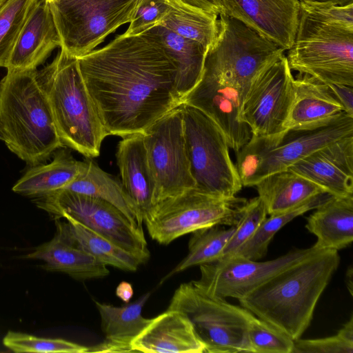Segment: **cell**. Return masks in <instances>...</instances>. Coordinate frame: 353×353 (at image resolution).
Instances as JSON below:
<instances>
[{
    "instance_id": "18",
    "label": "cell",
    "mask_w": 353,
    "mask_h": 353,
    "mask_svg": "<svg viewBox=\"0 0 353 353\" xmlns=\"http://www.w3.org/2000/svg\"><path fill=\"white\" fill-rule=\"evenodd\" d=\"M288 170L310 180L330 195H352L353 134L312 152Z\"/></svg>"
},
{
    "instance_id": "36",
    "label": "cell",
    "mask_w": 353,
    "mask_h": 353,
    "mask_svg": "<svg viewBox=\"0 0 353 353\" xmlns=\"http://www.w3.org/2000/svg\"><path fill=\"white\" fill-rule=\"evenodd\" d=\"M252 353H292L294 340L272 325L256 317L248 330Z\"/></svg>"
},
{
    "instance_id": "21",
    "label": "cell",
    "mask_w": 353,
    "mask_h": 353,
    "mask_svg": "<svg viewBox=\"0 0 353 353\" xmlns=\"http://www.w3.org/2000/svg\"><path fill=\"white\" fill-rule=\"evenodd\" d=\"M116 158L122 185L143 221L144 216L154 204L156 185L142 134L122 137Z\"/></svg>"
},
{
    "instance_id": "29",
    "label": "cell",
    "mask_w": 353,
    "mask_h": 353,
    "mask_svg": "<svg viewBox=\"0 0 353 353\" xmlns=\"http://www.w3.org/2000/svg\"><path fill=\"white\" fill-rule=\"evenodd\" d=\"M152 30L176 68V90L182 102L201 79L208 50L200 43L165 27L157 26Z\"/></svg>"
},
{
    "instance_id": "34",
    "label": "cell",
    "mask_w": 353,
    "mask_h": 353,
    "mask_svg": "<svg viewBox=\"0 0 353 353\" xmlns=\"http://www.w3.org/2000/svg\"><path fill=\"white\" fill-rule=\"evenodd\" d=\"M39 0H7L0 7V67L6 68L21 31Z\"/></svg>"
},
{
    "instance_id": "37",
    "label": "cell",
    "mask_w": 353,
    "mask_h": 353,
    "mask_svg": "<svg viewBox=\"0 0 353 353\" xmlns=\"http://www.w3.org/2000/svg\"><path fill=\"white\" fill-rule=\"evenodd\" d=\"M267 214L265 205L259 196L247 200L221 259L232 256L246 242L266 219Z\"/></svg>"
},
{
    "instance_id": "3",
    "label": "cell",
    "mask_w": 353,
    "mask_h": 353,
    "mask_svg": "<svg viewBox=\"0 0 353 353\" xmlns=\"http://www.w3.org/2000/svg\"><path fill=\"white\" fill-rule=\"evenodd\" d=\"M290 69L327 84L353 86V3L300 2Z\"/></svg>"
},
{
    "instance_id": "16",
    "label": "cell",
    "mask_w": 353,
    "mask_h": 353,
    "mask_svg": "<svg viewBox=\"0 0 353 353\" xmlns=\"http://www.w3.org/2000/svg\"><path fill=\"white\" fill-rule=\"evenodd\" d=\"M243 101L238 88L203 69L200 80L182 103L208 116L223 132L230 148L237 153L252 137L250 128L241 119Z\"/></svg>"
},
{
    "instance_id": "10",
    "label": "cell",
    "mask_w": 353,
    "mask_h": 353,
    "mask_svg": "<svg viewBox=\"0 0 353 353\" xmlns=\"http://www.w3.org/2000/svg\"><path fill=\"white\" fill-rule=\"evenodd\" d=\"M182 112L195 188L219 196H235L243 185L223 132L208 116L190 105L182 103Z\"/></svg>"
},
{
    "instance_id": "35",
    "label": "cell",
    "mask_w": 353,
    "mask_h": 353,
    "mask_svg": "<svg viewBox=\"0 0 353 353\" xmlns=\"http://www.w3.org/2000/svg\"><path fill=\"white\" fill-rule=\"evenodd\" d=\"M3 345L12 352L39 353H85L88 347L62 339L42 338L9 331L3 339Z\"/></svg>"
},
{
    "instance_id": "11",
    "label": "cell",
    "mask_w": 353,
    "mask_h": 353,
    "mask_svg": "<svg viewBox=\"0 0 353 353\" xmlns=\"http://www.w3.org/2000/svg\"><path fill=\"white\" fill-rule=\"evenodd\" d=\"M36 205L54 219L71 218L111 241L145 263L150 253L143 228L102 199L61 189L35 198Z\"/></svg>"
},
{
    "instance_id": "9",
    "label": "cell",
    "mask_w": 353,
    "mask_h": 353,
    "mask_svg": "<svg viewBox=\"0 0 353 353\" xmlns=\"http://www.w3.org/2000/svg\"><path fill=\"white\" fill-rule=\"evenodd\" d=\"M60 48L79 58L135 17L143 0H46Z\"/></svg>"
},
{
    "instance_id": "25",
    "label": "cell",
    "mask_w": 353,
    "mask_h": 353,
    "mask_svg": "<svg viewBox=\"0 0 353 353\" xmlns=\"http://www.w3.org/2000/svg\"><path fill=\"white\" fill-rule=\"evenodd\" d=\"M306 218L305 228L321 250H339L353 241V194L330 195Z\"/></svg>"
},
{
    "instance_id": "8",
    "label": "cell",
    "mask_w": 353,
    "mask_h": 353,
    "mask_svg": "<svg viewBox=\"0 0 353 353\" xmlns=\"http://www.w3.org/2000/svg\"><path fill=\"white\" fill-rule=\"evenodd\" d=\"M168 308L185 314L205 352H252L248 330L254 315L242 306L208 295L190 281L176 290Z\"/></svg>"
},
{
    "instance_id": "5",
    "label": "cell",
    "mask_w": 353,
    "mask_h": 353,
    "mask_svg": "<svg viewBox=\"0 0 353 353\" xmlns=\"http://www.w3.org/2000/svg\"><path fill=\"white\" fill-rule=\"evenodd\" d=\"M59 139L87 158L99 155L108 134L80 74L77 58L60 49L53 61L37 70Z\"/></svg>"
},
{
    "instance_id": "43",
    "label": "cell",
    "mask_w": 353,
    "mask_h": 353,
    "mask_svg": "<svg viewBox=\"0 0 353 353\" xmlns=\"http://www.w3.org/2000/svg\"><path fill=\"white\" fill-rule=\"evenodd\" d=\"M300 2L328 3L334 5L345 6L353 3V0H299Z\"/></svg>"
},
{
    "instance_id": "14",
    "label": "cell",
    "mask_w": 353,
    "mask_h": 353,
    "mask_svg": "<svg viewBox=\"0 0 353 353\" xmlns=\"http://www.w3.org/2000/svg\"><path fill=\"white\" fill-rule=\"evenodd\" d=\"M294 79L285 53L269 60L254 75L241 112L252 135L268 137L285 130L294 99Z\"/></svg>"
},
{
    "instance_id": "47",
    "label": "cell",
    "mask_w": 353,
    "mask_h": 353,
    "mask_svg": "<svg viewBox=\"0 0 353 353\" xmlns=\"http://www.w3.org/2000/svg\"><path fill=\"white\" fill-rule=\"evenodd\" d=\"M0 140L3 141V137H2L1 134V132H0Z\"/></svg>"
},
{
    "instance_id": "24",
    "label": "cell",
    "mask_w": 353,
    "mask_h": 353,
    "mask_svg": "<svg viewBox=\"0 0 353 353\" xmlns=\"http://www.w3.org/2000/svg\"><path fill=\"white\" fill-rule=\"evenodd\" d=\"M150 292L125 306L116 307L95 301L101 318L105 339L88 347V352H132V341L148 325L152 319L142 315L143 307Z\"/></svg>"
},
{
    "instance_id": "30",
    "label": "cell",
    "mask_w": 353,
    "mask_h": 353,
    "mask_svg": "<svg viewBox=\"0 0 353 353\" xmlns=\"http://www.w3.org/2000/svg\"><path fill=\"white\" fill-rule=\"evenodd\" d=\"M64 219L66 221L55 219V224L67 238L105 265L135 272L142 264L130 253L85 225L69 217Z\"/></svg>"
},
{
    "instance_id": "41",
    "label": "cell",
    "mask_w": 353,
    "mask_h": 353,
    "mask_svg": "<svg viewBox=\"0 0 353 353\" xmlns=\"http://www.w3.org/2000/svg\"><path fill=\"white\" fill-rule=\"evenodd\" d=\"M181 1L193 6L206 11L216 13L219 15L221 10L214 0H180Z\"/></svg>"
},
{
    "instance_id": "38",
    "label": "cell",
    "mask_w": 353,
    "mask_h": 353,
    "mask_svg": "<svg viewBox=\"0 0 353 353\" xmlns=\"http://www.w3.org/2000/svg\"><path fill=\"white\" fill-rule=\"evenodd\" d=\"M292 353H353V316L332 336L294 341Z\"/></svg>"
},
{
    "instance_id": "28",
    "label": "cell",
    "mask_w": 353,
    "mask_h": 353,
    "mask_svg": "<svg viewBox=\"0 0 353 353\" xmlns=\"http://www.w3.org/2000/svg\"><path fill=\"white\" fill-rule=\"evenodd\" d=\"M61 148L54 152L50 163L31 166L14 184L13 192L35 199L63 189L70 183L79 174L82 161Z\"/></svg>"
},
{
    "instance_id": "46",
    "label": "cell",
    "mask_w": 353,
    "mask_h": 353,
    "mask_svg": "<svg viewBox=\"0 0 353 353\" xmlns=\"http://www.w3.org/2000/svg\"><path fill=\"white\" fill-rule=\"evenodd\" d=\"M7 0H0V7Z\"/></svg>"
},
{
    "instance_id": "15",
    "label": "cell",
    "mask_w": 353,
    "mask_h": 353,
    "mask_svg": "<svg viewBox=\"0 0 353 353\" xmlns=\"http://www.w3.org/2000/svg\"><path fill=\"white\" fill-rule=\"evenodd\" d=\"M320 250L314 245L296 248L266 261L231 256L199 265L201 276L192 282L208 295L240 300L279 272Z\"/></svg>"
},
{
    "instance_id": "31",
    "label": "cell",
    "mask_w": 353,
    "mask_h": 353,
    "mask_svg": "<svg viewBox=\"0 0 353 353\" xmlns=\"http://www.w3.org/2000/svg\"><path fill=\"white\" fill-rule=\"evenodd\" d=\"M169 1L170 10L161 26L200 43L208 50L218 34L219 14L180 0Z\"/></svg>"
},
{
    "instance_id": "17",
    "label": "cell",
    "mask_w": 353,
    "mask_h": 353,
    "mask_svg": "<svg viewBox=\"0 0 353 353\" xmlns=\"http://www.w3.org/2000/svg\"><path fill=\"white\" fill-rule=\"evenodd\" d=\"M223 12L284 50L292 46L299 24V0H221Z\"/></svg>"
},
{
    "instance_id": "44",
    "label": "cell",
    "mask_w": 353,
    "mask_h": 353,
    "mask_svg": "<svg viewBox=\"0 0 353 353\" xmlns=\"http://www.w3.org/2000/svg\"><path fill=\"white\" fill-rule=\"evenodd\" d=\"M352 265L350 266V268L349 270H347V275H346V277H347V280H346V282H347V288L350 291V293L352 295V275H353V273H352Z\"/></svg>"
},
{
    "instance_id": "40",
    "label": "cell",
    "mask_w": 353,
    "mask_h": 353,
    "mask_svg": "<svg viewBox=\"0 0 353 353\" xmlns=\"http://www.w3.org/2000/svg\"><path fill=\"white\" fill-rule=\"evenodd\" d=\"M328 85L342 104L344 112L353 117V86L339 84Z\"/></svg>"
},
{
    "instance_id": "45",
    "label": "cell",
    "mask_w": 353,
    "mask_h": 353,
    "mask_svg": "<svg viewBox=\"0 0 353 353\" xmlns=\"http://www.w3.org/2000/svg\"><path fill=\"white\" fill-rule=\"evenodd\" d=\"M216 5L218 6V7L219 8L220 10H222V3H221V0H214Z\"/></svg>"
},
{
    "instance_id": "2",
    "label": "cell",
    "mask_w": 353,
    "mask_h": 353,
    "mask_svg": "<svg viewBox=\"0 0 353 353\" xmlns=\"http://www.w3.org/2000/svg\"><path fill=\"white\" fill-rule=\"evenodd\" d=\"M339 263L337 250H320L279 272L239 301L254 316L296 340L309 327Z\"/></svg>"
},
{
    "instance_id": "39",
    "label": "cell",
    "mask_w": 353,
    "mask_h": 353,
    "mask_svg": "<svg viewBox=\"0 0 353 353\" xmlns=\"http://www.w3.org/2000/svg\"><path fill=\"white\" fill-rule=\"evenodd\" d=\"M170 10L169 0H143L125 36H134L148 31L164 23Z\"/></svg>"
},
{
    "instance_id": "42",
    "label": "cell",
    "mask_w": 353,
    "mask_h": 353,
    "mask_svg": "<svg viewBox=\"0 0 353 353\" xmlns=\"http://www.w3.org/2000/svg\"><path fill=\"white\" fill-rule=\"evenodd\" d=\"M134 294L132 285L127 281L121 282L116 289V295L125 303H128Z\"/></svg>"
},
{
    "instance_id": "12",
    "label": "cell",
    "mask_w": 353,
    "mask_h": 353,
    "mask_svg": "<svg viewBox=\"0 0 353 353\" xmlns=\"http://www.w3.org/2000/svg\"><path fill=\"white\" fill-rule=\"evenodd\" d=\"M218 26V34L207 51L203 69L232 84L244 99L256 72L285 50L224 13L219 14Z\"/></svg>"
},
{
    "instance_id": "6",
    "label": "cell",
    "mask_w": 353,
    "mask_h": 353,
    "mask_svg": "<svg viewBox=\"0 0 353 353\" xmlns=\"http://www.w3.org/2000/svg\"><path fill=\"white\" fill-rule=\"evenodd\" d=\"M353 134V117L342 112L317 125L290 128L271 136L252 135L236 153L243 186H254L264 177L282 170L312 152Z\"/></svg>"
},
{
    "instance_id": "4",
    "label": "cell",
    "mask_w": 353,
    "mask_h": 353,
    "mask_svg": "<svg viewBox=\"0 0 353 353\" xmlns=\"http://www.w3.org/2000/svg\"><path fill=\"white\" fill-rule=\"evenodd\" d=\"M0 81V132L8 149L28 165L46 163L63 148L37 70H7Z\"/></svg>"
},
{
    "instance_id": "19",
    "label": "cell",
    "mask_w": 353,
    "mask_h": 353,
    "mask_svg": "<svg viewBox=\"0 0 353 353\" xmlns=\"http://www.w3.org/2000/svg\"><path fill=\"white\" fill-rule=\"evenodd\" d=\"M61 41L49 5L39 0L30 12L6 65L7 70H37Z\"/></svg>"
},
{
    "instance_id": "26",
    "label": "cell",
    "mask_w": 353,
    "mask_h": 353,
    "mask_svg": "<svg viewBox=\"0 0 353 353\" xmlns=\"http://www.w3.org/2000/svg\"><path fill=\"white\" fill-rule=\"evenodd\" d=\"M63 189L105 201L121 210L136 227L142 228L143 219L121 182L100 168L91 158L82 161L77 176Z\"/></svg>"
},
{
    "instance_id": "23",
    "label": "cell",
    "mask_w": 353,
    "mask_h": 353,
    "mask_svg": "<svg viewBox=\"0 0 353 353\" xmlns=\"http://www.w3.org/2000/svg\"><path fill=\"white\" fill-rule=\"evenodd\" d=\"M344 112L327 83L307 74L294 79V99L285 129L317 125Z\"/></svg>"
},
{
    "instance_id": "32",
    "label": "cell",
    "mask_w": 353,
    "mask_h": 353,
    "mask_svg": "<svg viewBox=\"0 0 353 353\" xmlns=\"http://www.w3.org/2000/svg\"><path fill=\"white\" fill-rule=\"evenodd\" d=\"M330 196V194L326 192L320 194L292 209L270 215L269 218L266 217L254 234L232 256L251 260L263 258L267 253L271 240L281 228L296 217L314 210Z\"/></svg>"
},
{
    "instance_id": "20",
    "label": "cell",
    "mask_w": 353,
    "mask_h": 353,
    "mask_svg": "<svg viewBox=\"0 0 353 353\" xmlns=\"http://www.w3.org/2000/svg\"><path fill=\"white\" fill-rule=\"evenodd\" d=\"M131 346L134 352L145 353H203L205 350L185 314L171 308L152 319Z\"/></svg>"
},
{
    "instance_id": "22",
    "label": "cell",
    "mask_w": 353,
    "mask_h": 353,
    "mask_svg": "<svg viewBox=\"0 0 353 353\" xmlns=\"http://www.w3.org/2000/svg\"><path fill=\"white\" fill-rule=\"evenodd\" d=\"M23 258L41 261L43 269L65 273L77 280L102 278L110 273L107 265L72 243L57 225L52 239Z\"/></svg>"
},
{
    "instance_id": "27",
    "label": "cell",
    "mask_w": 353,
    "mask_h": 353,
    "mask_svg": "<svg viewBox=\"0 0 353 353\" xmlns=\"http://www.w3.org/2000/svg\"><path fill=\"white\" fill-rule=\"evenodd\" d=\"M254 186L269 215L288 211L325 193L319 186L290 170L272 173Z\"/></svg>"
},
{
    "instance_id": "33",
    "label": "cell",
    "mask_w": 353,
    "mask_h": 353,
    "mask_svg": "<svg viewBox=\"0 0 353 353\" xmlns=\"http://www.w3.org/2000/svg\"><path fill=\"white\" fill-rule=\"evenodd\" d=\"M221 226L213 225L193 232L188 243V254L163 281L191 267L220 259L235 230V225L227 229Z\"/></svg>"
},
{
    "instance_id": "7",
    "label": "cell",
    "mask_w": 353,
    "mask_h": 353,
    "mask_svg": "<svg viewBox=\"0 0 353 353\" xmlns=\"http://www.w3.org/2000/svg\"><path fill=\"white\" fill-rule=\"evenodd\" d=\"M246 201L244 198L219 196L193 188L155 203L144 216L143 223L153 240L168 245L199 229L234 226Z\"/></svg>"
},
{
    "instance_id": "1",
    "label": "cell",
    "mask_w": 353,
    "mask_h": 353,
    "mask_svg": "<svg viewBox=\"0 0 353 353\" xmlns=\"http://www.w3.org/2000/svg\"><path fill=\"white\" fill-rule=\"evenodd\" d=\"M77 60L108 135L143 134L182 103L176 68L152 29L119 34Z\"/></svg>"
},
{
    "instance_id": "13",
    "label": "cell",
    "mask_w": 353,
    "mask_h": 353,
    "mask_svg": "<svg viewBox=\"0 0 353 353\" xmlns=\"http://www.w3.org/2000/svg\"><path fill=\"white\" fill-rule=\"evenodd\" d=\"M182 117L181 103L142 134L156 185L154 204L195 188L186 151Z\"/></svg>"
}]
</instances>
